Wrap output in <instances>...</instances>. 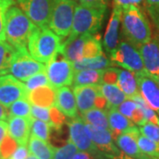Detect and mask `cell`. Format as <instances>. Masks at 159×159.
Segmentation results:
<instances>
[{"mask_svg": "<svg viewBox=\"0 0 159 159\" xmlns=\"http://www.w3.org/2000/svg\"><path fill=\"white\" fill-rule=\"evenodd\" d=\"M92 34H93L86 33V34H80L74 39H66V41L62 43L59 51L66 59L72 62L79 60L81 58L83 46Z\"/></svg>", "mask_w": 159, "mask_h": 159, "instance_id": "obj_20", "label": "cell"}, {"mask_svg": "<svg viewBox=\"0 0 159 159\" xmlns=\"http://www.w3.org/2000/svg\"><path fill=\"white\" fill-rule=\"evenodd\" d=\"M108 119L110 131L111 133L113 140L115 141L121 134L135 126L134 123L131 119L126 118L125 115H123L117 109L109 110Z\"/></svg>", "mask_w": 159, "mask_h": 159, "instance_id": "obj_22", "label": "cell"}, {"mask_svg": "<svg viewBox=\"0 0 159 159\" xmlns=\"http://www.w3.org/2000/svg\"><path fill=\"white\" fill-rule=\"evenodd\" d=\"M35 25L16 6L9 7L6 14V40L16 50L27 49L29 36Z\"/></svg>", "mask_w": 159, "mask_h": 159, "instance_id": "obj_3", "label": "cell"}, {"mask_svg": "<svg viewBox=\"0 0 159 159\" xmlns=\"http://www.w3.org/2000/svg\"><path fill=\"white\" fill-rule=\"evenodd\" d=\"M97 156L98 155H93V154L85 152V151H78L74 155L73 159H97Z\"/></svg>", "mask_w": 159, "mask_h": 159, "instance_id": "obj_47", "label": "cell"}, {"mask_svg": "<svg viewBox=\"0 0 159 159\" xmlns=\"http://www.w3.org/2000/svg\"><path fill=\"white\" fill-rule=\"evenodd\" d=\"M117 85L125 93L127 98H132L141 95L138 87L136 75L129 70L119 69Z\"/></svg>", "mask_w": 159, "mask_h": 159, "instance_id": "obj_23", "label": "cell"}, {"mask_svg": "<svg viewBox=\"0 0 159 159\" xmlns=\"http://www.w3.org/2000/svg\"><path fill=\"white\" fill-rule=\"evenodd\" d=\"M80 4L84 6L97 7V8H102L106 9L108 7L109 0H78Z\"/></svg>", "mask_w": 159, "mask_h": 159, "instance_id": "obj_43", "label": "cell"}, {"mask_svg": "<svg viewBox=\"0 0 159 159\" xmlns=\"http://www.w3.org/2000/svg\"><path fill=\"white\" fill-rule=\"evenodd\" d=\"M31 119L23 117H9L7 120L8 134L12 137L19 145L27 146L31 133Z\"/></svg>", "mask_w": 159, "mask_h": 159, "instance_id": "obj_18", "label": "cell"}, {"mask_svg": "<svg viewBox=\"0 0 159 159\" xmlns=\"http://www.w3.org/2000/svg\"><path fill=\"white\" fill-rule=\"evenodd\" d=\"M51 125L46 123L43 120L34 119L32 117L31 119V135L43 140L45 142L50 141L51 138Z\"/></svg>", "mask_w": 159, "mask_h": 159, "instance_id": "obj_33", "label": "cell"}, {"mask_svg": "<svg viewBox=\"0 0 159 159\" xmlns=\"http://www.w3.org/2000/svg\"><path fill=\"white\" fill-rule=\"evenodd\" d=\"M109 57L112 66H119L135 74L147 73L139 49L126 40L122 41Z\"/></svg>", "mask_w": 159, "mask_h": 159, "instance_id": "obj_6", "label": "cell"}, {"mask_svg": "<svg viewBox=\"0 0 159 159\" xmlns=\"http://www.w3.org/2000/svg\"><path fill=\"white\" fill-rule=\"evenodd\" d=\"M103 69H85L75 72L73 87L84 85H101L102 84Z\"/></svg>", "mask_w": 159, "mask_h": 159, "instance_id": "obj_25", "label": "cell"}, {"mask_svg": "<svg viewBox=\"0 0 159 159\" xmlns=\"http://www.w3.org/2000/svg\"><path fill=\"white\" fill-rule=\"evenodd\" d=\"M16 49L8 42L0 41V76L10 73Z\"/></svg>", "mask_w": 159, "mask_h": 159, "instance_id": "obj_30", "label": "cell"}, {"mask_svg": "<svg viewBox=\"0 0 159 159\" xmlns=\"http://www.w3.org/2000/svg\"><path fill=\"white\" fill-rule=\"evenodd\" d=\"M31 116L34 119L43 120L51 125V118H50V108L33 105L31 107Z\"/></svg>", "mask_w": 159, "mask_h": 159, "instance_id": "obj_41", "label": "cell"}, {"mask_svg": "<svg viewBox=\"0 0 159 159\" xmlns=\"http://www.w3.org/2000/svg\"><path fill=\"white\" fill-rule=\"evenodd\" d=\"M8 134V124L6 120H0V144Z\"/></svg>", "mask_w": 159, "mask_h": 159, "instance_id": "obj_48", "label": "cell"}, {"mask_svg": "<svg viewBox=\"0 0 159 159\" xmlns=\"http://www.w3.org/2000/svg\"><path fill=\"white\" fill-rule=\"evenodd\" d=\"M139 130L142 135L159 144V125L150 122H146L145 124L140 125Z\"/></svg>", "mask_w": 159, "mask_h": 159, "instance_id": "obj_40", "label": "cell"}, {"mask_svg": "<svg viewBox=\"0 0 159 159\" xmlns=\"http://www.w3.org/2000/svg\"><path fill=\"white\" fill-rule=\"evenodd\" d=\"M46 66L30 56L28 49L16 50L10 73L21 81H26L34 74L44 72Z\"/></svg>", "mask_w": 159, "mask_h": 159, "instance_id": "obj_8", "label": "cell"}, {"mask_svg": "<svg viewBox=\"0 0 159 159\" xmlns=\"http://www.w3.org/2000/svg\"><path fill=\"white\" fill-rule=\"evenodd\" d=\"M27 159H36V158L34 157L33 155H29V157H28V158H27Z\"/></svg>", "mask_w": 159, "mask_h": 159, "instance_id": "obj_52", "label": "cell"}, {"mask_svg": "<svg viewBox=\"0 0 159 159\" xmlns=\"http://www.w3.org/2000/svg\"><path fill=\"white\" fill-rule=\"evenodd\" d=\"M9 117L10 115H9V111L7 110V107L0 103V120H8Z\"/></svg>", "mask_w": 159, "mask_h": 159, "instance_id": "obj_49", "label": "cell"}, {"mask_svg": "<svg viewBox=\"0 0 159 159\" xmlns=\"http://www.w3.org/2000/svg\"><path fill=\"white\" fill-rule=\"evenodd\" d=\"M146 2L149 6L148 10L159 11V0H146Z\"/></svg>", "mask_w": 159, "mask_h": 159, "instance_id": "obj_50", "label": "cell"}, {"mask_svg": "<svg viewBox=\"0 0 159 159\" xmlns=\"http://www.w3.org/2000/svg\"><path fill=\"white\" fill-rule=\"evenodd\" d=\"M29 149H28L26 146L20 145L8 159H27L29 156Z\"/></svg>", "mask_w": 159, "mask_h": 159, "instance_id": "obj_44", "label": "cell"}, {"mask_svg": "<svg viewBox=\"0 0 159 159\" xmlns=\"http://www.w3.org/2000/svg\"><path fill=\"white\" fill-rule=\"evenodd\" d=\"M0 159H1V158H0Z\"/></svg>", "mask_w": 159, "mask_h": 159, "instance_id": "obj_56", "label": "cell"}, {"mask_svg": "<svg viewBox=\"0 0 159 159\" xmlns=\"http://www.w3.org/2000/svg\"><path fill=\"white\" fill-rule=\"evenodd\" d=\"M29 149L31 155L36 159H53L56 148L50 142L41 140L34 135H30Z\"/></svg>", "mask_w": 159, "mask_h": 159, "instance_id": "obj_24", "label": "cell"}, {"mask_svg": "<svg viewBox=\"0 0 159 159\" xmlns=\"http://www.w3.org/2000/svg\"><path fill=\"white\" fill-rule=\"evenodd\" d=\"M76 6L75 0H53L49 28L61 39L70 34Z\"/></svg>", "mask_w": 159, "mask_h": 159, "instance_id": "obj_5", "label": "cell"}, {"mask_svg": "<svg viewBox=\"0 0 159 159\" xmlns=\"http://www.w3.org/2000/svg\"><path fill=\"white\" fill-rule=\"evenodd\" d=\"M138 146L142 152L153 159H159V144L140 134L137 139Z\"/></svg>", "mask_w": 159, "mask_h": 159, "instance_id": "obj_34", "label": "cell"}, {"mask_svg": "<svg viewBox=\"0 0 159 159\" xmlns=\"http://www.w3.org/2000/svg\"><path fill=\"white\" fill-rule=\"evenodd\" d=\"M101 92L107 101V109H117L127 98L117 84H101Z\"/></svg>", "mask_w": 159, "mask_h": 159, "instance_id": "obj_26", "label": "cell"}, {"mask_svg": "<svg viewBox=\"0 0 159 159\" xmlns=\"http://www.w3.org/2000/svg\"><path fill=\"white\" fill-rule=\"evenodd\" d=\"M139 127L136 125L128 131L121 134L116 140V144L119 149L129 156L131 157L136 159H153L148 156L143 154L138 146L137 139L140 135Z\"/></svg>", "mask_w": 159, "mask_h": 159, "instance_id": "obj_15", "label": "cell"}, {"mask_svg": "<svg viewBox=\"0 0 159 159\" xmlns=\"http://www.w3.org/2000/svg\"><path fill=\"white\" fill-rule=\"evenodd\" d=\"M123 8L114 5L113 11L111 19L109 20L108 26L103 38V46L109 56L119 46V24L122 19Z\"/></svg>", "mask_w": 159, "mask_h": 159, "instance_id": "obj_16", "label": "cell"}, {"mask_svg": "<svg viewBox=\"0 0 159 159\" xmlns=\"http://www.w3.org/2000/svg\"><path fill=\"white\" fill-rule=\"evenodd\" d=\"M157 25H159V22H158V23H157Z\"/></svg>", "mask_w": 159, "mask_h": 159, "instance_id": "obj_54", "label": "cell"}, {"mask_svg": "<svg viewBox=\"0 0 159 159\" xmlns=\"http://www.w3.org/2000/svg\"><path fill=\"white\" fill-rule=\"evenodd\" d=\"M106 9L77 4L74 15L73 27L66 39H74L80 34H96L101 29Z\"/></svg>", "mask_w": 159, "mask_h": 159, "instance_id": "obj_4", "label": "cell"}, {"mask_svg": "<svg viewBox=\"0 0 159 159\" xmlns=\"http://www.w3.org/2000/svg\"><path fill=\"white\" fill-rule=\"evenodd\" d=\"M146 0H114V5H117L122 8L128 6H140Z\"/></svg>", "mask_w": 159, "mask_h": 159, "instance_id": "obj_45", "label": "cell"}, {"mask_svg": "<svg viewBox=\"0 0 159 159\" xmlns=\"http://www.w3.org/2000/svg\"><path fill=\"white\" fill-rule=\"evenodd\" d=\"M85 131L98 150L106 157L119 155L121 150L114 144L111 131L85 123Z\"/></svg>", "mask_w": 159, "mask_h": 159, "instance_id": "obj_12", "label": "cell"}, {"mask_svg": "<svg viewBox=\"0 0 159 159\" xmlns=\"http://www.w3.org/2000/svg\"><path fill=\"white\" fill-rule=\"evenodd\" d=\"M55 105L69 119H74L78 116V107L74 91L68 87L57 89Z\"/></svg>", "mask_w": 159, "mask_h": 159, "instance_id": "obj_19", "label": "cell"}, {"mask_svg": "<svg viewBox=\"0 0 159 159\" xmlns=\"http://www.w3.org/2000/svg\"><path fill=\"white\" fill-rule=\"evenodd\" d=\"M121 23L125 40L138 49L152 38V31L148 19L139 6L124 7Z\"/></svg>", "mask_w": 159, "mask_h": 159, "instance_id": "obj_1", "label": "cell"}, {"mask_svg": "<svg viewBox=\"0 0 159 159\" xmlns=\"http://www.w3.org/2000/svg\"><path fill=\"white\" fill-rule=\"evenodd\" d=\"M15 5L14 0H0V41L6 40V14L9 7Z\"/></svg>", "mask_w": 159, "mask_h": 159, "instance_id": "obj_38", "label": "cell"}, {"mask_svg": "<svg viewBox=\"0 0 159 159\" xmlns=\"http://www.w3.org/2000/svg\"><path fill=\"white\" fill-rule=\"evenodd\" d=\"M157 83H158V86H159V76H158V79H157Z\"/></svg>", "mask_w": 159, "mask_h": 159, "instance_id": "obj_53", "label": "cell"}, {"mask_svg": "<svg viewBox=\"0 0 159 159\" xmlns=\"http://www.w3.org/2000/svg\"><path fill=\"white\" fill-rule=\"evenodd\" d=\"M81 118L87 124L110 130L108 112H106L104 110L97 108L90 109L81 113Z\"/></svg>", "mask_w": 159, "mask_h": 159, "instance_id": "obj_29", "label": "cell"}, {"mask_svg": "<svg viewBox=\"0 0 159 159\" xmlns=\"http://www.w3.org/2000/svg\"><path fill=\"white\" fill-rule=\"evenodd\" d=\"M69 141L74 143L80 151H85L93 155L101 153L85 131V122L81 117L77 116L68 123Z\"/></svg>", "mask_w": 159, "mask_h": 159, "instance_id": "obj_11", "label": "cell"}, {"mask_svg": "<svg viewBox=\"0 0 159 159\" xmlns=\"http://www.w3.org/2000/svg\"><path fill=\"white\" fill-rule=\"evenodd\" d=\"M77 152H78L77 147L68 140L66 145L56 148L53 159H73L74 156Z\"/></svg>", "mask_w": 159, "mask_h": 159, "instance_id": "obj_37", "label": "cell"}, {"mask_svg": "<svg viewBox=\"0 0 159 159\" xmlns=\"http://www.w3.org/2000/svg\"><path fill=\"white\" fill-rule=\"evenodd\" d=\"M102 43L100 41L99 35H91L85 43L82 49L81 58H89V57H95L102 55Z\"/></svg>", "mask_w": 159, "mask_h": 159, "instance_id": "obj_31", "label": "cell"}, {"mask_svg": "<svg viewBox=\"0 0 159 159\" xmlns=\"http://www.w3.org/2000/svg\"><path fill=\"white\" fill-rule=\"evenodd\" d=\"M119 111L136 125H142L147 122L142 109L138 106L136 102L130 98H126L119 105Z\"/></svg>", "mask_w": 159, "mask_h": 159, "instance_id": "obj_27", "label": "cell"}, {"mask_svg": "<svg viewBox=\"0 0 159 159\" xmlns=\"http://www.w3.org/2000/svg\"><path fill=\"white\" fill-rule=\"evenodd\" d=\"M31 104L28 97L20 98L12 102L8 107L10 117H23L30 118L31 116Z\"/></svg>", "mask_w": 159, "mask_h": 159, "instance_id": "obj_32", "label": "cell"}, {"mask_svg": "<svg viewBox=\"0 0 159 159\" xmlns=\"http://www.w3.org/2000/svg\"><path fill=\"white\" fill-rule=\"evenodd\" d=\"M28 99L33 105L50 108L55 105L56 89L51 85L39 87L29 91L28 93Z\"/></svg>", "mask_w": 159, "mask_h": 159, "instance_id": "obj_21", "label": "cell"}, {"mask_svg": "<svg viewBox=\"0 0 159 159\" xmlns=\"http://www.w3.org/2000/svg\"><path fill=\"white\" fill-rule=\"evenodd\" d=\"M119 69L108 67L107 69H103L102 74V83L107 84H117L118 78H119Z\"/></svg>", "mask_w": 159, "mask_h": 159, "instance_id": "obj_42", "label": "cell"}, {"mask_svg": "<svg viewBox=\"0 0 159 159\" xmlns=\"http://www.w3.org/2000/svg\"><path fill=\"white\" fill-rule=\"evenodd\" d=\"M61 45V38L49 27L35 26L29 36L28 50L35 60L48 64L57 56Z\"/></svg>", "mask_w": 159, "mask_h": 159, "instance_id": "obj_2", "label": "cell"}, {"mask_svg": "<svg viewBox=\"0 0 159 159\" xmlns=\"http://www.w3.org/2000/svg\"><path fill=\"white\" fill-rule=\"evenodd\" d=\"M77 107L80 113L95 108V101L101 94V85L76 86L73 89Z\"/></svg>", "mask_w": 159, "mask_h": 159, "instance_id": "obj_17", "label": "cell"}, {"mask_svg": "<svg viewBox=\"0 0 159 159\" xmlns=\"http://www.w3.org/2000/svg\"><path fill=\"white\" fill-rule=\"evenodd\" d=\"M17 148V142L9 134H6L0 144V158L8 159Z\"/></svg>", "mask_w": 159, "mask_h": 159, "instance_id": "obj_35", "label": "cell"}, {"mask_svg": "<svg viewBox=\"0 0 159 159\" xmlns=\"http://www.w3.org/2000/svg\"><path fill=\"white\" fill-rule=\"evenodd\" d=\"M146 72L157 80L159 76V39L151 38L139 47Z\"/></svg>", "mask_w": 159, "mask_h": 159, "instance_id": "obj_14", "label": "cell"}, {"mask_svg": "<svg viewBox=\"0 0 159 159\" xmlns=\"http://www.w3.org/2000/svg\"><path fill=\"white\" fill-rule=\"evenodd\" d=\"M73 65L75 72L80 70H85V69L101 70V69H105L112 66V64L111 62L110 58L105 57L103 54L98 57L80 58L79 60L73 62Z\"/></svg>", "mask_w": 159, "mask_h": 159, "instance_id": "obj_28", "label": "cell"}, {"mask_svg": "<svg viewBox=\"0 0 159 159\" xmlns=\"http://www.w3.org/2000/svg\"><path fill=\"white\" fill-rule=\"evenodd\" d=\"M95 108L101 109V110H104L107 109V101L105 99V97H103L102 93L99 94L97 97L96 98L95 101Z\"/></svg>", "mask_w": 159, "mask_h": 159, "instance_id": "obj_46", "label": "cell"}, {"mask_svg": "<svg viewBox=\"0 0 159 159\" xmlns=\"http://www.w3.org/2000/svg\"><path fill=\"white\" fill-rule=\"evenodd\" d=\"M20 8L35 26L49 27L53 0H16Z\"/></svg>", "mask_w": 159, "mask_h": 159, "instance_id": "obj_9", "label": "cell"}, {"mask_svg": "<svg viewBox=\"0 0 159 159\" xmlns=\"http://www.w3.org/2000/svg\"><path fill=\"white\" fill-rule=\"evenodd\" d=\"M75 1H76V0H75Z\"/></svg>", "mask_w": 159, "mask_h": 159, "instance_id": "obj_55", "label": "cell"}, {"mask_svg": "<svg viewBox=\"0 0 159 159\" xmlns=\"http://www.w3.org/2000/svg\"><path fill=\"white\" fill-rule=\"evenodd\" d=\"M29 91L21 80L13 75L0 76V103L9 107L12 102L23 97H28Z\"/></svg>", "mask_w": 159, "mask_h": 159, "instance_id": "obj_10", "label": "cell"}, {"mask_svg": "<svg viewBox=\"0 0 159 159\" xmlns=\"http://www.w3.org/2000/svg\"><path fill=\"white\" fill-rule=\"evenodd\" d=\"M135 75L141 96L148 105L159 114V86L157 80L148 73Z\"/></svg>", "mask_w": 159, "mask_h": 159, "instance_id": "obj_13", "label": "cell"}, {"mask_svg": "<svg viewBox=\"0 0 159 159\" xmlns=\"http://www.w3.org/2000/svg\"><path fill=\"white\" fill-rule=\"evenodd\" d=\"M110 159H136V158H134V157H131L129 156H127L126 154H125L124 152H120L119 155H117V156H112V157H109Z\"/></svg>", "mask_w": 159, "mask_h": 159, "instance_id": "obj_51", "label": "cell"}, {"mask_svg": "<svg viewBox=\"0 0 159 159\" xmlns=\"http://www.w3.org/2000/svg\"><path fill=\"white\" fill-rule=\"evenodd\" d=\"M47 85H50V82H49L45 71L34 74V76H32L28 80H26V83H25V86L29 92L33 90L34 89H37L39 87Z\"/></svg>", "mask_w": 159, "mask_h": 159, "instance_id": "obj_36", "label": "cell"}, {"mask_svg": "<svg viewBox=\"0 0 159 159\" xmlns=\"http://www.w3.org/2000/svg\"><path fill=\"white\" fill-rule=\"evenodd\" d=\"M45 72L50 85L56 89L73 85L75 74L74 65L60 51L51 62L46 64Z\"/></svg>", "mask_w": 159, "mask_h": 159, "instance_id": "obj_7", "label": "cell"}, {"mask_svg": "<svg viewBox=\"0 0 159 159\" xmlns=\"http://www.w3.org/2000/svg\"><path fill=\"white\" fill-rule=\"evenodd\" d=\"M50 118L52 128L56 131H61L63 125L66 122V115L61 112L56 105L50 107Z\"/></svg>", "mask_w": 159, "mask_h": 159, "instance_id": "obj_39", "label": "cell"}]
</instances>
